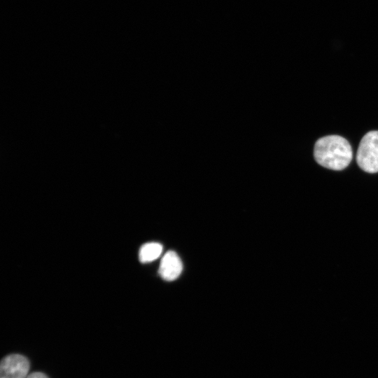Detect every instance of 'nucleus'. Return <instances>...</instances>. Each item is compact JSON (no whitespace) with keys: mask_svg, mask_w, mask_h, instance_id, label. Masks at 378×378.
I'll list each match as a JSON object with an SVG mask.
<instances>
[{"mask_svg":"<svg viewBox=\"0 0 378 378\" xmlns=\"http://www.w3.org/2000/svg\"><path fill=\"white\" fill-rule=\"evenodd\" d=\"M314 158L321 166L332 169H345L352 160L353 153L348 141L338 135L318 139L314 146Z\"/></svg>","mask_w":378,"mask_h":378,"instance_id":"1","label":"nucleus"},{"mask_svg":"<svg viewBox=\"0 0 378 378\" xmlns=\"http://www.w3.org/2000/svg\"><path fill=\"white\" fill-rule=\"evenodd\" d=\"M356 162L366 172H378V131L369 132L362 138L357 150Z\"/></svg>","mask_w":378,"mask_h":378,"instance_id":"2","label":"nucleus"},{"mask_svg":"<svg viewBox=\"0 0 378 378\" xmlns=\"http://www.w3.org/2000/svg\"><path fill=\"white\" fill-rule=\"evenodd\" d=\"M29 360L18 354L4 357L0 365V378H27L29 370Z\"/></svg>","mask_w":378,"mask_h":378,"instance_id":"3","label":"nucleus"},{"mask_svg":"<svg viewBox=\"0 0 378 378\" xmlns=\"http://www.w3.org/2000/svg\"><path fill=\"white\" fill-rule=\"evenodd\" d=\"M183 269L182 262L173 251L167 252L161 260L159 274L165 281H171L177 279Z\"/></svg>","mask_w":378,"mask_h":378,"instance_id":"4","label":"nucleus"},{"mask_svg":"<svg viewBox=\"0 0 378 378\" xmlns=\"http://www.w3.org/2000/svg\"><path fill=\"white\" fill-rule=\"evenodd\" d=\"M162 246L156 242H150L144 244L139 253V260L146 263L157 259L162 253Z\"/></svg>","mask_w":378,"mask_h":378,"instance_id":"5","label":"nucleus"},{"mask_svg":"<svg viewBox=\"0 0 378 378\" xmlns=\"http://www.w3.org/2000/svg\"><path fill=\"white\" fill-rule=\"evenodd\" d=\"M27 378H48L45 374L40 372H35L29 374Z\"/></svg>","mask_w":378,"mask_h":378,"instance_id":"6","label":"nucleus"}]
</instances>
